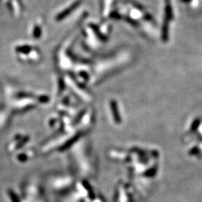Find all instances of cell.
Returning a JSON list of instances; mask_svg holds the SVG:
<instances>
[{
	"instance_id": "obj_1",
	"label": "cell",
	"mask_w": 202,
	"mask_h": 202,
	"mask_svg": "<svg viewBox=\"0 0 202 202\" xmlns=\"http://www.w3.org/2000/svg\"><path fill=\"white\" fill-rule=\"evenodd\" d=\"M10 198H11L12 202H19L17 198L16 197V195L13 193H10Z\"/></svg>"
}]
</instances>
